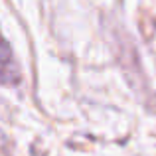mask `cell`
<instances>
[{"instance_id":"1","label":"cell","mask_w":156,"mask_h":156,"mask_svg":"<svg viewBox=\"0 0 156 156\" xmlns=\"http://www.w3.org/2000/svg\"><path fill=\"white\" fill-rule=\"evenodd\" d=\"M20 81H22V73L14 59V53L8 42L0 36V83L12 87V85H18Z\"/></svg>"}]
</instances>
